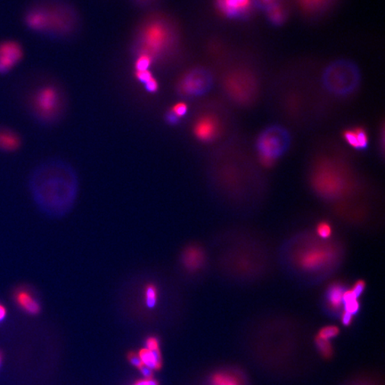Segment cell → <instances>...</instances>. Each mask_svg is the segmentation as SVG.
Segmentation results:
<instances>
[{
  "mask_svg": "<svg viewBox=\"0 0 385 385\" xmlns=\"http://www.w3.org/2000/svg\"><path fill=\"white\" fill-rule=\"evenodd\" d=\"M209 385H243V382L235 372L219 371L211 375Z\"/></svg>",
  "mask_w": 385,
  "mask_h": 385,
  "instance_id": "obj_21",
  "label": "cell"
},
{
  "mask_svg": "<svg viewBox=\"0 0 385 385\" xmlns=\"http://www.w3.org/2000/svg\"><path fill=\"white\" fill-rule=\"evenodd\" d=\"M343 139L356 150L368 149L369 139L363 128H352L343 133Z\"/></svg>",
  "mask_w": 385,
  "mask_h": 385,
  "instance_id": "obj_17",
  "label": "cell"
},
{
  "mask_svg": "<svg viewBox=\"0 0 385 385\" xmlns=\"http://www.w3.org/2000/svg\"><path fill=\"white\" fill-rule=\"evenodd\" d=\"M78 181L73 167L60 160H50L38 166L31 176L35 202L44 213L59 217L75 203Z\"/></svg>",
  "mask_w": 385,
  "mask_h": 385,
  "instance_id": "obj_2",
  "label": "cell"
},
{
  "mask_svg": "<svg viewBox=\"0 0 385 385\" xmlns=\"http://www.w3.org/2000/svg\"><path fill=\"white\" fill-rule=\"evenodd\" d=\"M130 1L137 8L150 10L158 4L160 0H130Z\"/></svg>",
  "mask_w": 385,
  "mask_h": 385,
  "instance_id": "obj_26",
  "label": "cell"
},
{
  "mask_svg": "<svg viewBox=\"0 0 385 385\" xmlns=\"http://www.w3.org/2000/svg\"><path fill=\"white\" fill-rule=\"evenodd\" d=\"M15 303L22 311L30 315H37L40 312L41 307L31 292L25 287L16 289L14 294Z\"/></svg>",
  "mask_w": 385,
  "mask_h": 385,
  "instance_id": "obj_12",
  "label": "cell"
},
{
  "mask_svg": "<svg viewBox=\"0 0 385 385\" xmlns=\"http://www.w3.org/2000/svg\"><path fill=\"white\" fill-rule=\"evenodd\" d=\"M135 385H158V382L153 378H144L143 380L137 381Z\"/></svg>",
  "mask_w": 385,
  "mask_h": 385,
  "instance_id": "obj_34",
  "label": "cell"
},
{
  "mask_svg": "<svg viewBox=\"0 0 385 385\" xmlns=\"http://www.w3.org/2000/svg\"><path fill=\"white\" fill-rule=\"evenodd\" d=\"M253 1H255L256 8L261 9V10L265 12L269 8H272V6L283 2V0H253Z\"/></svg>",
  "mask_w": 385,
  "mask_h": 385,
  "instance_id": "obj_29",
  "label": "cell"
},
{
  "mask_svg": "<svg viewBox=\"0 0 385 385\" xmlns=\"http://www.w3.org/2000/svg\"><path fill=\"white\" fill-rule=\"evenodd\" d=\"M6 315H8V310L4 305L0 303V323L6 319Z\"/></svg>",
  "mask_w": 385,
  "mask_h": 385,
  "instance_id": "obj_36",
  "label": "cell"
},
{
  "mask_svg": "<svg viewBox=\"0 0 385 385\" xmlns=\"http://www.w3.org/2000/svg\"><path fill=\"white\" fill-rule=\"evenodd\" d=\"M213 73L205 67H194L187 70L176 84V93L184 99L201 98L213 89Z\"/></svg>",
  "mask_w": 385,
  "mask_h": 385,
  "instance_id": "obj_7",
  "label": "cell"
},
{
  "mask_svg": "<svg viewBox=\"0 0 385 385\" xmlns=\"http://www.w3.org/2000/svg\"><path fill=\"white\" fill-rule=\"evenodd\" d=\"M291 135L287 128L275 124L266 128L257 139L259 158L277 160L289 149Z\"/></svg>",
  "mask_w": 385,
  "mask_h": 385,
  "instance_id": "obj_8",
  "label": "cell"
},
{
  "mask_svg": "<svg viewBox=\"0 0 385 385\" xmlns=\"http://www.w3.org/2000/svg\"><path fill=\"white\" fill-rule=\"evenodd\" d=\"M347 288L342 284L335 283L329 287L326 294L327 307L332 312H339L342 307V298Z\"/></svg>",
  "mask_w": 385,
  "mask_h": 385,
  "instance_id": "obj_18",
  "label": "cell"
},
{
  "mask_svg": "<svg viewBox=\"0 0 385 385\" xmlns=\"http://www.w3.org/2000/svg\"><path fill=\"white\" fill-rule=\"evenodd\" d=\"M329 252L322 249H313L304 252L300 261L301 268L307 271L319 269L329 261Z\"/></svg>",
  "mask_w": 385,
  "mask_h": 385,
  "instance_id": "obj_14",
  "label": "cell"
},
{
  "mask_svg": "<svg viewBox=\"0 0 385 385\" xmlns=\"http://www.w3.org/2000/svg\"><path fill=\"white\" fill-rule=\"evenodd\" d=\"M181 261L189 271H197L203 267L205 255L203 250L197 246H189L183 252Z\"/></svg>",
  "mask_w": 385,
  "mask_h": 385,
  "instance_id": "obj_15",
  "label": "cell"
},
{
  "mask_svg": "<svg viewBox=\"0 0 385 385\" xmlns=\"http://www.w3.org/2000/svg\"><path fill=\"white\" fill-rule=\"evenodd\" d=\"M139 357L143 365H146L152 370H158L162 367V355L160 351H150L144 348L139 352Z\"/></svg>",
  "mask_w": 385,
  "mask_h": 385,
  "instance_id": "obj_22",
  "label": "cell"
},
{
  "mask_svg": "<svg viewBox=\"0 0 385 385\" xmlns=\"http://www.w3.org/2000/svg\"><path fill=\"white\" fill-rule=\"evenodd\" d=\"M342 321L343 325L348 326L351 325L353 321V316L351 315V314H348L345 312V311H342Z\"/></svg>",
  "mask_w": 385,
  "mask_h": 385,
  "instance_id": "obj_33",
  "label": "cell"
},
{
  "mask_svg": "<svg viewBox=\"0 0 385 385\" xmlns=\"http://www.w3.org/2000/svg\"><path fill=\"white\" fill-rule=\"evenodd\" d=\"M21 144L20 135L10 128L0 126V151L15 152L20 149Z\"/></svg>",
  "mask_w": 385,
  "mask_h": 385,
  "instance_id": "obj_16",
  "label": "cell"
},
{
  "mask_svg": "<svg viewBox=\"0 0 385 385\" xmlns=\"http://www.w3.org/2000/svg\"><path fill=\"white\" fill-rule=\"evenodd\" d=\"M1 363H2V353L0 352V367H1Z\"/></svg>",
  "mask_w": 385,
  "mask_h": 385,
  "instance_id": "obj_37",
  "label": "cell"
},
{
  "mask_svg": "<svg viewBox=\"0 0 385 385\" xmlns=\"http://www.w3.org/2000/svg\"><path fill=\"white\" fill-rule=\"evenodd\" d=\"M179 25L165 12L151 11L135 29L130 45L134 73L166 69L181 57Z\"/></svg>",
  "mask_w": 385,
  "mask_h": 385,
  "instance_id": "obj_1",
  "label": "cell"
},
{
  "mask_svg": "<svg viewBox=\"0 0 385 385\" xmlns=\"http://www.w3.org/2000/svg\"><path fill=\"white\" fill-rule=\"evenodd\" d=\"M24 56V47L18 41H0V75H8L22 62Z\"/></svg>",
  "mask_w": 385,
  "mask_h": 385,
  "instance_id": "obj_10",
  "label": "cell"
},
{
  "mask_svg": "<svg viewBox=\"0 0 385 385\" xmlns=\"http://www.w3.org/2000/svg\"><path fill=\"white\" fill-rule=\"evenodd\" d=\"M317 233L321 239H329L332 235V227L326 221H322L317 227Z\"/></svg>",
  "mask_w": 385,
  "mask_h": 385,
  "instance_id": "obj_28",
  "label": "cell"
},
{
  "mask_svg": "<svg viewBox=\"0 0 385 385\" xmlns=\"http://www.w3.org/2000/svg\"><path fill=\"white\" fill-rule=\"evenodd\" d=\"M220 86L230 102L247 107L255 101L259 91L257 73L246 66H236L225 70L220 78Z\"/></svg>",
  "mask_w": 385,
  "mask_h": 385,
  "instance_id": "obj_6",
  "label": "cell"
},
{
  "mask_svg": "<svg viewBox=\"0 0 385 385\" xmlns=\"http://www.w3.org/2000/svg\"><path fill=\"white\" fill-rule=\"evenodd\" d=\"M361 82V70L357 63L347 59H336L327 64L320 76L322 91L336 98L352 95Z\"/></svg>",
  "mask_w": 385,
  "mask_h": 385,
  "instance_id": "obj_5",
  "label": "cell"
},
{
  "mask_svg": "<svg viewBox=\"0 0 385 385\" xmlns=\"http://www.w3.org/2000/svg\"><path fill=\"white\" fill-rule=\"evenodd\" d=\"M339 333L340 330L338 327L335 326H327L319 330L317 337L320 339L325 340V341H330V340L338 335Z\"/></svg>",
  "mask_w": 385,
  "mask_h": 385,
  "instance_id": "obj_24",
  "label": "cell"
},
{
  "mask_svg": "<svg viewBox=\"0 0 385 385\" xmlns=\"http://www.w3.org/2000/svg\"><path fill=\"white\" fill-rule=\"evenodd\" d=\"M266 17L269 22V24L275 27H282L288 18V8L284 4V2L272 6L265 11Z\"/></svg>",
  "mask_w": 385,
  "mask_h": 385,
  "instance_id": "obj_19",
  "label": "cell"
},
{
  "mask_svg": "<svg viewBox=\"0 0 385 385\" xmlns=\"http://www.w3.org/2000/svg\"><path fill=\"white\" fill-rule=\"evenodd\" d=\"M128 361H130L131 364L139 369L143 365L139 356H137L135 353H130V354H128Z\"/></svg>",
  "mask_w": 385,
  "mask_h": 385,
  "instance_id": "obj_32",
  "label": "cell"
},
{
  "mask_svg": "<svg viewBox=\"0 0 385 385\" xmlns=\"http://www.w3.org/2000/svg\"><path fill=\"white\" fill-rule=\"evenodd\" d=\"M365 288V283L363 280H358L357 283L354 285V287L352 289L353 294L355 295L356 298L361 296L362 293H363Z\"/></svg>",
  "mask_w": 385,
  "mask_h": 385,
  "instance_id": "obj_31",
  "label": "cell"
},
{
  "mask_svg": "<svg viewBox=\"0 0 385 385\" xmlns=\"http://www.w3.org/2000/svg\"><path fill=\"white\" fill-rule=\"evenodd\" d=\"M22 21L29 31L52 41H68L78 36L82 19L69 0H33Z\"/></svg>",
  "mask_w": 385,
  "mask_h": 385,
  "instance_id": "obj_3",
  "label": "cell"
},
{
  "mask_svg": "<svg viewBox=\"0 0 385 385\" xmlns=\"http://www.w3.org/2000/svg\"><path fill=\"white\" fill-rule=\"evenodd\" d=\"M316 346L324 357H330V356H331L333 349L329 341H325V340L320 339L317 336Z\"/></svg>",
  "mask_w": 385,
  "mask_h": 385,
  "instance_id": "obj_25",
  "label": "cell"
},
{
  "mask_svg": "<svg viewBox=\"0 0 385 385\" xmlns=\"http://www.w3.org/2000/svg\"><path fill=\"white\" fill-rule=\"evenodd\" d=\"M343 311L345 312L351 314L352 316L356 315L361 310V304H359L358 299H354L342 304Z\"/></svg>",
  "mask_w": 385,
  "mask_h": 385,
  "instance_id": "obj_27",
  "label": "cell"
},
{
  "mask_svg": "<svg viewBox=\"0 0 385 385\" xmlns=\"http://www.w3.org/2000/svg\"><path fill=\"white\" fill-rule=\"evenodd\" d=\"M222 119L216 112L208 111L199 114L192 124V134L202 143H211L220 136Z\"/></svg>",
  "mask_w": 385,
  "mask_h": 385,
  "instance_id": "obj_9",
  "label": "cell"
},
{
  "mask_svg": "<svg viewBox=\"0 0 385 385\" xmlns=\"http://www.w3.org/2000/svg\"><path fill=\"white\" fill-rule=\"evenodd\" d=\"M218 10L229 19H243L255 8L253 0H215Z\"/></svg>",
  "mask_w": 385,
  "mask_h": 385,
  "instance_id": "obj_11",
  "label": "cell"
},
{
  "mask_svg": "<svg viewBox=\"0 0 385 385\" xmlns=\"http://www.w3.org/2000/svg\"><path fill=\"white\" fill-rule=\"evenodd\" d=\"M141 374L143 375L144 378H153V370L149 368L146 367V365H142L139 368Z\"/></svg>",
  "mask_w": 385,
  "mask_h": 385,
  "instance_id": "obj_35",
  "label": "cell"
},
{
  "mask_svg": "<svg viewBox=\"0 0 385 385\" xmlns=\"http://www.w3.org/2000/svg\"><path fill=\"white\" fill-rule=\"evenodd\" d=\"M158 287L155 284H149L144 288V303L149 309H153L158 301Z\"/></svg>",
  "mask_w": 385,
  "mask_h": 385,
  "instance_id": "obj_23",
  "label": "cell"
},
{
  "mask_svg": "<svg viewBox=\"0 0 385 385\" xmlns=\"http://www.w3.org/2000/svg\"><path fill=\"white\" fill-rule=\"evenodd\" d=\"M299 8L308 16H319L325 14L333 5L335 0H295Z\"/></svg>",
  "mask_w": 385,
  "mask_h": 385,
  "instance_id": "obj_13",
  "label": "cell"
},
{
  "mask_svg": "<svg viewBox=\"0 0 385 385\" xmlns=\"http://www.w3.org/2000/svg\"><path fill=\"white\" fill-rule=\"evenodd\" d=\"M189 110L187 103L178 102L166 111L165 121L171 126H176L181 123L182 119L188 114Z\"/></svg>",
  "mask_w": 385,
  "mask_h": 385,
  "instance_id": "obj_20",
  "label": "cell"
},
{
  "mask_svg": "<svg viewBox=\"0 0 385 385\" xmlns=\"http://www.w3.org/2000/svg\"><path fill=\"white\" fill-rule=\"evenodd\" d=\"M146 349L150 351H160L159 340L155 336H150L146 341Z\"/></svg>",
  "mask_w": 385,
  "mask_h": 385,
  "instance_id": "obj_30",
  "label": "cell"
},
{
  "mask_svg": "<svg viewBox=\"0 0 385 385\" xmlns=\"http://www.w3.org/2000/svg\"><path fill=\"white\" fill-rule=\"evenodd\" d=\"M29 114L41 126H54L62 121L68 108V98L63 86L46 80L31 89L27 98Z\"/></svg>",
  "mask_w": 385,
  "mask_h": 385,
  "instance_id": "obj_4",
  "label": "cell"
}]
</instances>
